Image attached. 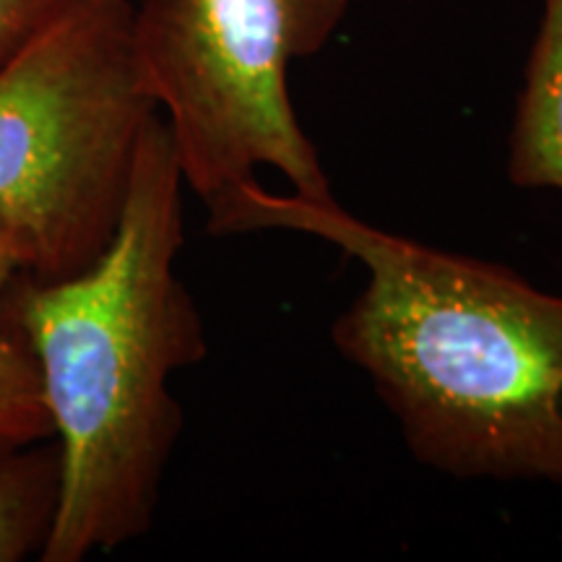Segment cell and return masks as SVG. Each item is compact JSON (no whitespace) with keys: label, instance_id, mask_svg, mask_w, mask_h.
<instances>
[{"label":"cell","instance_id":"obj_3","mask_svg":"<svg viewBox=\"0 0 562 562\" xmlns=\"http://www.w3.org/2000/svg\"><path fill=\"white\" fill-rule=\"evenodd\" d=\"M131 0H94L0 66V220L32 273L74 277L115 235L146 128Z\"/></svg>","mask_w":562,"mask_h":562},{"label":"cell","instance_id":"obj_5","mask_svg":"<svg viewBox=\"0 0 562 562\" xmlns=\"http://www.w3.org/2000/svg\"><path fill=\"white\" fill-rule=\"evenodd\" d=\"M508 178L518 188L562 191V0H542L510 128Z\"/></svg>","mask_w":562,"mask_h":562},{"label":"cell","instance_id":"obj_6","mask_svg":"<svg viewBox=\"0 0 562 562\" xmlns=\"http://www.w3.org/2000/svg\"><path fill=\"white\" fill-rule=\"evenodd\" d=\"M60 463L50 440L0 448V562L40 558L58 508Z\"/></svg>","mask_w":562,"mask_h":562},{"label":"cell","instance_id":"obj_8","mask_svg":"<svg viewBox=\"0 0 562 562\" xmlns=\"http://www.w3.org/2000/svg\"><path fill=\"white\" fill-rule=\"evenodd\" d=\"M94 0H0V66Z\"/></svg>","mask_w":562,"mask_h":562},{"label":"cell","instance_id":"obj_2","mask_svg":"<svg viewBox=\"0 0 562 562\" xmlns=\"http://www.w3.org/2000/svg\"><path fill=\"white\" fill-rule=\"evenodd\" d=\"M182 172L161 115L140 138L115 235L66 279L24 269L0 300L37 368L60 487L42 562H81L149 533L182 432L170 381L209 355L178 277Z\"/></svg>","mask_w":562,"mask_h":562},{"label":"cell","instance_id":"obj_7","mask_svg":"<svg viewBox=\"0 0 562 562\" xmlns=\"http://www.w3.org/2000/svg\"><path fill=\"white\" fill-rule=\"evenodd\" d=\"M30 245L11 224L0 220V300L11 279L24 269L32 271ZM53 440L42 383L32 355L0 315V448L32 446Z\"/></svg>","mask_w":562,"mask_h":562},{"label":"cell","instance_id":"obj_1","mask_svg":"<svg viewBox=\"0 0 562 562\" xmlns=\"http://www.w3.org/2000/svg\"><path fill=\"white\" fill-rule=\"evenodd\" d=\"M206 211L216 237L297 232L364 266L368 284L336 318L334 347L370 378L419 463L459 480L562 487V297L256 178Z\"/></svg>","mask_w":562,"mask_h":562},{"label":"cell","instance_id":"obj_4","mask_svg":"<svg viewBox=\"0 0 562 562\" xmlns=\"http://www.w3.org/2000/svg\"><path fill=\"white\" fill-rule=\"evenodd\" d=\"M349 0H138L133 55L170 131L182 182L211 206L271 167L307 201H336L290 100L286 70L331 42Z\"/></svg>","mask_w":562,"mask_h":562}]
</instances>
